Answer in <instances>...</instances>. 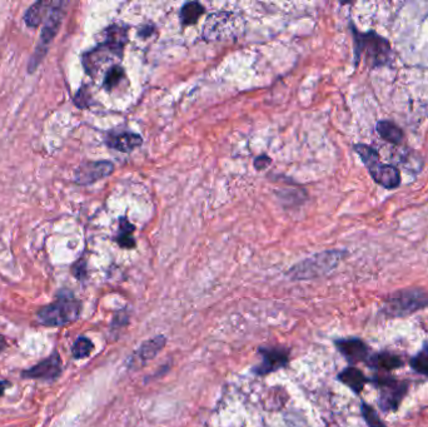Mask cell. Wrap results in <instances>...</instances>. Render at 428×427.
I'll return each instance as SVG.
<instances>
[{
	"mask_svg": "<svg viewBox=\"0 0 428 427\" xmlns=\"http://www.w3.org/2000/svg\"><path fill=\"white\" fill-rule=\"evenodd\" d=\"M204 14V8L201 3L190 1L187 3L180 10V20L185 25L194 24L198 22V19Z\"/></svg>",
	"mask_w": 428,
	"mask_h": 427,
	"instance_id": "19",
	"label": "cell"
},
{
	"mask_svg": "<svg viewBox=\"0 0 428 427\" xmlns=\"http://www.w3.org/2000/svg\"><path fill=\"white\" fill-rule=\"evenodd\" d=\"M369 367L378 368V370H385V371H392L404 367V360L399 355L392 354V352H380L375 355L369 356V360L366 362Z\"/></svg>",
	"mask_w": 428,
	"mask_h": 427,
	"instance_id": "15",
	"label": "cell"
},
{
	"mask_svg": "<svg viewBox=\"0 0 428 427\" xmlns=\"http://www.w3.org/2000/svg\"><path fill=\"white\" fill-rule=\"evenodd\" d=\"M376 387L380 391L378 403L383 412H393L399 409L408 392V384L390 376H376Z\"/></svg>",
	"mask_w": 428,
	"mask_h": 427,
	"instance_id": "7",
	"label": "cell"
},
{
	"mask_svg": "<svg viewBox=\"0 0 428 427\" xmlns=\"http://www.w3.org/2000/svg\"><path fill=\"white\" fill-rule=\"evenodd\" d=\"M338 379L357 395H359L363 391L366 384L369 382V379L364 376V373L355 366H348L342 372H339Z\"/></svg>",
	"mask_w": 428,
	"mask_h": 427,
	"instance_id": "16",
	"label": "cell"
},
{
	"mask_svg": "<svg viewBox=\"0 0 428 427\" xmlns=\"http://www.w3.org/2000/svg\"><path fill=\"white\" fill-rule=\"evenodd\" d=\"M94 349V345L90 341L88 337L80 336L77 338V341L73 345V349H71V354L73 357L76 360H82L85 359L93 352Z\"/></svg>",
	"mask_w": 428,
	"mask_h": 427,
	"instance_id": "22",
	"label": "cell"
},
{
	"mask_svg": "<svg viewBox=\"0 0 428 427\" xmlns=\"http://www.w3.org/2000/svg\"><path fill=\"white\" fill-rule=\"evenodd\" d=\"M376 132L380 136V138L386 140L391 145H399L404 143V132L401 126H397L392 121H380L376 124Z\"/></svg>",
	"mask_w": 428,
	"mask_h": 427,
	"instance_id": "18",
	"label": "cell"
},
{
	"mask_svg": "<svg viewBox=\"0 0 428 427\" xmlns=\"http://www.w3.org/2000/svg\"><path fill=\"white\" fill-rule=\"evenodd\" d=\"M361 412H362L363 420L367 424L369 427H387L386 424L382 421L378 412L376 411L373 406H371L369 403H362L361 406Z\"/></svg>",
	"mask_w": 428,
	"mask_h": 427,
	"instance_id": "23",
	"label": "cell"
},
{
	"mask_svg": "<svg viewBox=\"0 0 428 427\" xmlns=\"http://www.w3.org/2000/svg\"><path fill=\"white\" fill-rule=\"evenodd\" d=\"M124 78V69L122 66H113L107 74H106V78H104V87L107 91H112L115 85H119V82L122 79Z\"/></svg>",
	"mask_w": 428,
	"mask_h": 427,
	"instance_id": "24",
	"label": "cell"
},
{
	"mask_svg": "<svg viewBox=\"0 0 428 427\" xmlns=\"http://www.w3.org/2000/svg\"><path fill=\"white\" fill-rule=\"evenodd\" d=\"M82 313V303L71 292L62 291L55 301L42 307L36 319L44 326L59 327L76 322Z\"/></svg>",
	"mask_w": 428,
	"mask_h": 427,
	"instance_id": "3",
	"label": "cell"
},
{
	"mask_svg": "<svg viewBox=\"0 0 428 427\" xmlns=\"http://www.w3.org/2000/svg\"><path fill=\"white\" fill-rule=\"evenodd\" d=\"M107 143L115 151L129 153L142 145L143 139L139 134H136V133H113L108 137Z\"/></svg>",
	"mask_w": 428,
	"mask_h": 427,
	"instance_id": "14",
	"label": "cell"
},
{
	"mask_svg": "<svg viewBox=\"0 0 428 427\" xmlns=\"http://www.w3.org/2000/svg\"><path fill=\"white\" fill-rule=\"evenodd\" d=\"M353 150L362 159L364 167L367 168L369 175L377 184L386 188L388 191H392L401 186L399 169L393 164H385L380 162V153L376 148L369 145L357 143L353 145Z\"/></svg>",
	"mask_w": 428,
	"mask_h": 427,
	"instance_id": "4",
	"label": "cell"
},
{
	"mask_svg": "<svg viewBox=\"0 0 428 427\" xmlns=\"http://www.w3.org/2000/svg\"><path fill=\"white\" fill-rule=\"evenodd\" d=\"M237 28V17L233 13H214L209 15L203 27V36L208 41H220L232 36Z\"/></svg>",
	"mask_w": 428,
	"mask_h": 427,
	"instance_id": "8",
	"label": "cell"
},
{
	"mask_svg": "<svg viewBox=\"0 0 428 427\" xmlns=\"http://www.w3.org/2000/svg\"><path fill=\"white\" fill-rule=\"evenodd\" d=\"M341 259H342V252L338 251L318 253L313 257L304 259L301 263L292 267L288 275L293 280H308L320 277L336 268Z\"/></svg>",
	"mask_w": 428,
	"mask_h": 427,
	"instance_id": "6",
	"label": "cell"
},
{
	"mask_svg": "<svg viewBox=\"0 0 428 427\" xmlns=\"http://www.w3.org/2000/svg\"><path fill=\"white\" fill-rule=\"evenodd\" d=\"M54 1L48 0H39L30 6L29 9L24 14V22L30 28H36L41 24L43 19L49 15L50 10L53 9Z\"/></svg>",
	"mask_w": 428,
	"mask_h": 427,
	"instance_id": "17",
	"label": "cell"
},
{
	"mask_svg": "<svg viewBox=\"0 0 428 427\" xmlns=\"http://www.w3.org/2000/svg\"><path fill=\"white\" fill-rule=\"evenodd\" d=\"M272 163V159L267 156L258 157L255 161V167L257 169L267 168L268 166Z\"/></svg>",
	"mask_w": 428,
	"mask_h": 427,
	"instance_id": "25",
	"label": "cell"
},
{
	"mask_svg": "<svg viewBox=\"0 0 428 427\" xmlns=\"http://www.w3.org/2000/svg\"><path fill=\"white\" fill-rule=\"evenodd\" d=\"M166 342V337L163 336V335L153 337V338H150L148 341H145L138 349L137 352L131 356V360H129V368L131 370H137L139 367L144 366L147 362L153 360L155 356L161 352Z\"/></svg>",
	"mask_w": 428,
	"mask_h": 427,
	"instance_id": "13",
	"label": "cell"
},
{
	"mask_svg": "<svg viewBox=\"0 0 428 427\" xmlns=\"http://www.w3.org/2000/svg\"><path fill=\"white\" fill-rule=\"evenodd\" d=\"M114 171V164L108 161H99V162H85L76 171V182L79 184H90L94 182L107 178L108 175H112Z\"/></svg>",
	"mask_w": 428,
	"mask_h": 427,
	"instance_id": "10",
	"label": "cell"
},
{
	"mask_svg": "<svg viewBox=\"0 0 428 427\" xmlns=\"http://www.w3.org/2000/svg\"><path fill=\"white\" fill-rule=\"evenodd\" d=\"M334 343L351 366H355L359 362H367L371 356L369 346L359 338H343L337 340Z\"/></svg>",
	"mask_w": 428,
	"mask_h": 427,
	"instance_id": "11",
	"label": "cell"
},
{
	"mask_svg": "<svg viewBox=\"0 0 428 427\" xmlns=\"http://www.w3.org/2000/svg\"><path fill=\"white\" fill-rule=\"evenodd\" d=\"M10 386V382H8V381H0V397L4 395V392H6V389Z\"/></svg>",
	"mask_w": 428,
	"mask_h": 427,
	"instance_id": "26",
	"label": "cell"
},
{
	"mask_svg": "<svg viewBox=\"0 0 428 427\" xmlns=\"http://www.w3.org/2000/svg\"><path fill=\"white\" fill-rule=\"evenodd\" d=\"M119 233L117 236V242L119 246L124 247V248H133L136 246V241L133 238V232H134V226L128 222L124 218L120 219L119 222Z\"/></svg>",
	"mask_w": 428,
	"mask_h": 427,
	"instance_id": "20",
	"label": "cell"
},
{
	"mask_svg": "<svg viewBox=\"0 0 428 427\" xmlns=\"http://www.w3.org/2000/svg\"><path fill=\"white\" fill-rule=\"evenodd\" d=\"M428 307V292L420 287L399 289L383 300L380 312L387 317H407Z\"/></svg>",
	"mask_w": 428,
	"mask_h": 427,
	"instance_id": "2",
	"label": "cell"
},
{
	"mask_svg": "<svg viewBox=\"0 0 428 427\" xmlns=\"http://www.w3.org/2000/svg\"><path fill=\"white\" fill-rule=\"evenodd\" d=\"M262 362L255 368V372L259 376L274 372L288 363V351L283 347H271L259 349Z\"/></svg>",
	"mask_w": 428,
	"mask_h": 427,
	"instance_id": "12",
	"label": "cell"
},
{
	"mask_svg": "<svg viewBox=\"0 0 428 427\" xmlns=\"http://www.w3.org/2000/svg\"><path fill=\"white\" fill-rule=\"evenodd\" d=\"M63 371V362L59 354L54 352L44 359L43 361L22 372L23 379H43V381H54L58 379Z\"/></svg>",
	"mask_w": 428,
	"mask_h": 427,
	"instance_id": "9",
	"label": "cell"
},
{
	"mask_svg": "<svg viewBox=\"0 0 428 427\" xmlns=\"http://www.w3.org/2000/svg\"><path fill=\"white\" fill-rule=\"evenodd\" d=\"M66 1H54L53 9L49 13L48 19L43 27L39 43L36 45L34 53L30 58L29 64H28V72H36V68L41 66L43 59L45 58L48 50L50 44L53 42L54 38L57 36V33L59 31L60 25L64 18V8H66Z\"/></svg>",
	"mask_w": 428,
	"mask_h": 427,
	"instance_id": "5",
	"label": "cell"
},
{
	"mask_svg": "<svg viewBox=\"0 0 428 427\" xmlns=\"http://www.w3.org/2000/svg\"><path fill=\"white\" fill-rule=\"evenodd\" d=\"M410 366L415 372L428 376V343L425 342L422 349L410 359Z\"/></svg>",
	"mask_w": 428,
	"mask_h": 427,
	"instance_id": "21",
	"label": "cell"
},
{
	"mask_svg": "<svg viewBox=\"0 0 428 427\" xmlns=\"http://www.w3.org/2000/svg\"><path fill=\"white\" fill-rule=\"evenodd\" d=\"M8 347V343H6V340L4 338L3 335H0V354L4 351V349Z\"/></svg>",
	"mask_w": 428,
	"mask_h": 427,
	"instance_id": "27",
	"label": "cell"
},
{
	"mask_svg": "<svg viewBox=\"0 0 428 427\" xmlns=\"http://www.w3.org/2000/svg\"><path fill=\"white\" fill-rule=\"evenodd\" d=\"M351 33L355 44V66L364 61L369 71L392 66L393 48L391 42L377 31H359L351 23Z\"/></svg>",
	"mask_w": 428,
	"mask_h": 427,
	"instance_id": "1",
	"label": "cell"
}]
</instances>
